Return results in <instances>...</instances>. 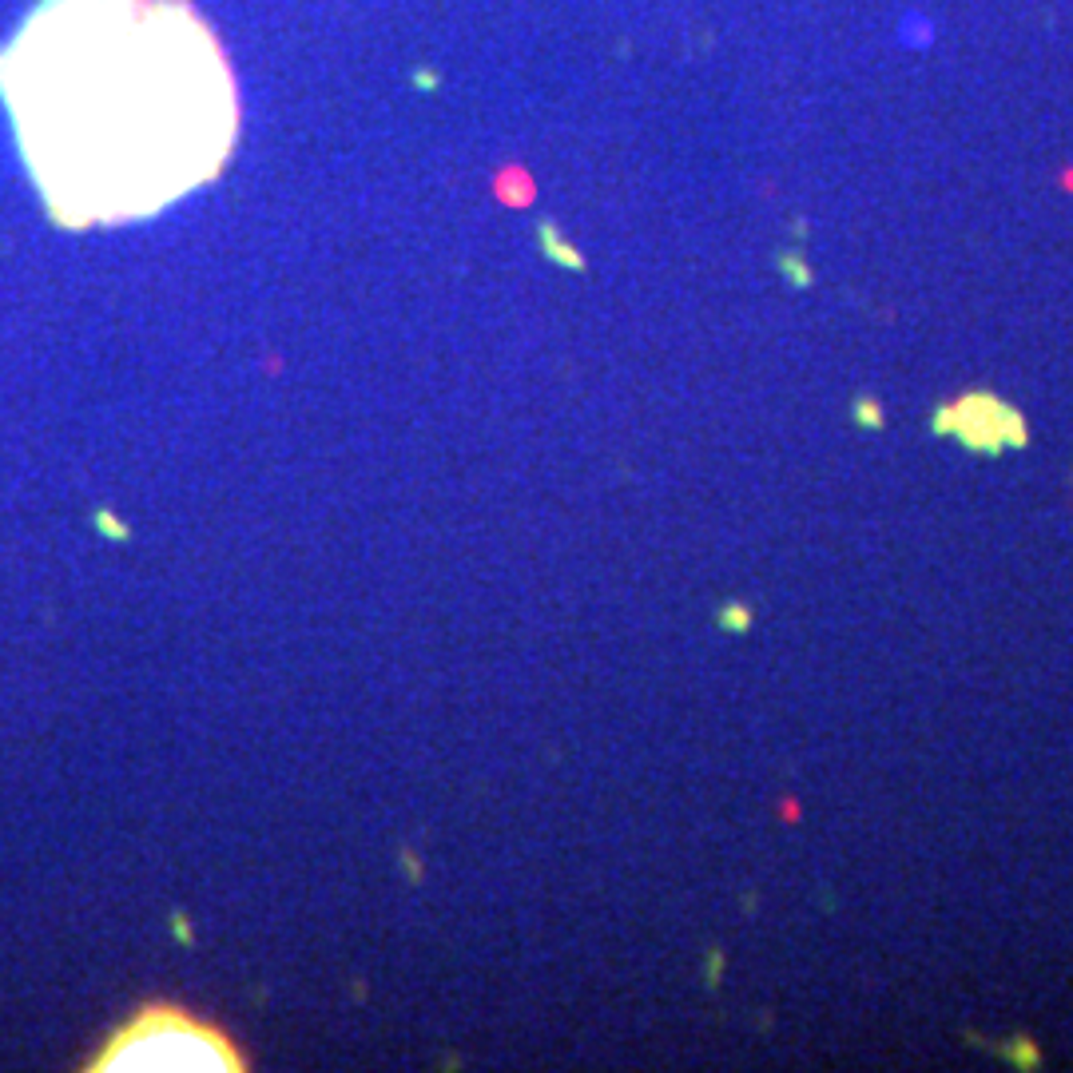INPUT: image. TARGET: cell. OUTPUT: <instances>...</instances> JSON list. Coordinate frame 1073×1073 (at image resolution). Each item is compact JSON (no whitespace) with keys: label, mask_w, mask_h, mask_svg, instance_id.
<instances>
[{"label":"cell","mask_w":1073,"mask_h":1073,"mask_svg":"<svg viewBox=\"0 0 1073 1073\" xmlns=\"http://www.w3.org/2000/svg\"><path fill=\"white\" fill-rule=\"evenodd\" d=\"M784 275H791V283H795V287H807L811 283V270L804 267V259H784Z\"/></svg>","instance_id":"52a82bcc"},{"label":"cell","mask_w":1073,"mask_h":1073,"mask_svg":"<svg viewBox=\"0 0 1073 1073\" xmlns=\"http://www.w3.org/2000/svg\"><path fill=\"white\" fill-rule=\"evenodd\" d=\"M247 1061L239 1054V1046L231 1041L223 1030L212 1021H199L187 1010L175 1006H152L144 1014H136L119 1034L104 1046L99 1061H92V1069H175V1073H235Z\"/></svg>","instance_id":"7a4b0ae2"},{"label":"cell","mask_w":1073,"mask_h":1073,"mask_svg":"<svg viewBox=\"0 0 1073 1073\" xmlns=\"http://www.w3.org/2000/svg\"><path fill=\"white\" fill-rule=\"evenodd\" d=\"M851 422L862 426V429H882L887 426V414H882V402H875L871 394H859L855 402H851Z\"/></svg>","instance_id":"5b68a950"},{"label":"cell","mask_w":1073,"mask_h":1073,"mask_svg":"<svg viewBox=\"0 0 1073 1073\" xmlns=\"http://www.w3.org/2000/svg\"><path fill=\"white\" fill-rule=\"evenodd\" d=\"M1002 1058H1006V1066H1014V1069H1041V1061H1046L1041 1058V1049L1026 1034L1010 1038L1006 1046H1002Z\"/></svg>","instance_id":"277c9868"},{"label":"cell","mask_w":1073,"mask_h":1073,"mask_svg":"<svg viewBox=\"0 0 1073 1073\" xmlns=\"http://www.w3.org/2000/svg\"><path fill=\"white\" fill-rule=\"evenodd\" d=\"M0 96L64 227L164 212L239 136L223 44L187 0H40L0 52Z\"/></svg>","instance_id":"6da1fadb"},{"label":"cell","mask_w":1073,"mask_h":1073,"mask_svg":"<svg viewBox=\"0 0 1073 1073\" xmlns=\"http://www.w3.org/2000/svg\"><path fill=\"white\" fill-rule=\"evenodd\" d=\"M935 434L938 438H958L970 454L982 457H998L1002 449H1026V422L1014 406H1006L1002 398L974 390V394L958 398L950 406L935 409Z\"/></svg>","instance_id":"3957f363"},{"label":"cell","mask_w":1073,"mask_h":1073,"mask_svg":"<svg viewBox=\"0 0 1073 1073\" xmlns=\"http://www.w3.org/2000/svg\"><path fill=\"white\" fill-rule=\"evenodd\" d=\"M899 33H902L899 40H902L907 48H927V44H930V33H935V28H930V20H927V16H918V13H915V16L902 20Z\"/></svg>","instance_id":"8992f818"}]
</instances>
